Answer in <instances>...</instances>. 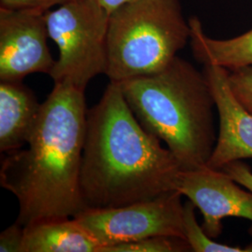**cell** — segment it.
Listing matches in <instances>:
<instances>
[{
    "mask_svg": "<svg viewBox=\"0 0 252 252\" xmlns=\"http://www.w3.org/2000/svg\"><path fill=\"white\" fill-rule=\"evenodd\" d=\"M87 111L85 91L55 82L27 148L5 153L0 184L18 201L20 225L86 209L81 169Z\"/></svg>",
    "mask_w": 252,
    "mask_h": 252,
    "instance_id": "1",
    "label": "cell"
},
{
    "mask_svg": "<svg viewBox=\"0 0 252 252\" xmlns=\"http://www.w3.org/2000/svg\"><path fill=\"white\" fill-rule=\"evenodd\" d=\"M180 171L174 154L137 121L120 84L110 81L87 111L81 169L86 208L156 198L176 189Z\"/></svg>",
    "mask_w": 252,
    "mask_h": 252,
    "instance_id": "2",
    "label": "cell"
},
{
    "mask_svg": "<svg viewBox=\"0 0 252 252\" xmlns=\"http://www.w3.org/2000/svg\"><path fill=\"white\" fill-rule=\"evenodd\" d=\"M140 125L167 146L181 170L206 166L216 144V103L204 72L177 56L165 68L119 83Z\"/></svg>",
    "mask_w": 252,
    "mask_h": 252,
    "instance_id": "3",
    "label": "cell"
},
{
    "mask_svg": "<svg viewBox=\"0 0 252 252\" xmlns=\"http://www.w3.org/2000/svg\"><path fill=\"white\" fill-rule=\"evenodd\" d=\"M180 0H133L109 14L107 68L111 82L165 68L189 40Z\"/></svg>",
    "mask_w": 252,
    "mask_h": 252,
    "instance_id": "4",
    "label": "cell"
},
{
    "mask_svg": "<svg viewBox=\"0 0 252 252\" xmlns=\"http://www.w3.org/2000/svg\"><path fill=\"white\" fill-rule=\"evenodd\" d=\"M109 13L97 0H72L45 13L49 37L59 49L50 74L55 82H67L85 91L107 68Z\"/></svg>",
    "mask_w": 252,
    "mask_h": 252,
    "instance_id": "5",
    "label": "cell"
},
{
    "mask_svg": "<svg viewBox=\"0 0 252 252\" xmlns=\"http://www.w3.org/2000/svg\"><path fill=\"white\" fill-rule=\"evenodd\" d=\"M182 196L175 189L124 207L86 208L74 218L98 240L102 250L153 236L185 239Z\"/></svg>",
    "mask_w": 252,
    "mask_h": 252,
    "instance_id": "6",
    "label": "cell"
},
{
    "mask_svg": "<svg viewBox=\"0 0 252 252\" xmlns=\"http://www.w3.org/2000/svg\"><path fill=\"white\" fill-rule=\"evenodd\" d=\"M45 13L0 8V80L22 81L33 73L51 74L55 61L48 47Z\"/></svg>",
    "mask_w": 252,
    "mask_h": 252,
    "instance_id": "7",
    "label": "cell"
},
{
    "mask_svg": "<svg viewBox=\"0 0 252 252\" xmlns=\"http://www.w3.org/2000/svg\"><path fill=\"white\" fill-rule=\"evenodd\" d=\"M176 189L199 208L204 219L202 228L209 237L215 239L222 234V220L228 217L250 220L252 235V191L223 170L207 165L181 170Z\"/></svg>",
    "mask_w": 252,
    "mask_h": 252,
    "instance_id": "8",
    "label": "cell"
},
{
    "mask_svg": "<svg viewBox=\"0 0 252 252\" xmlns=\"http://www.w3.org/2000/svg\"><path fill=\"white\" fill-rule=\"evenodd\" d=\"M203 72L219 116L216 144L207 166L221 170L231 162L252 159V114L234 97L226 68L204 64Z\"/></svg>",
    "mask_w": 252,
    "mask_h": 252,
    "instance_id": "9",
    "label": "cell"
},
{
    "mask_svg": "<svg viewBox=\"0 0 252 252\" xmlns=\"http://www.w3.org/2000/svg\"><path fill=\"white\" fill-rule=\"evenodd\" d=\"M41 104L22 81L0 82V152L27 144L39 117Z\"/></svg>",
    "mask_w": 252,
    "mask_h": 252,
    "instance_id": "10",
    "label": "cell"
},
{
    "mask_svg": "<svg viewBox=\"0 0 252 252\" xmlns=\"http://www.w3.org/2000/svg\"><path fill=\"white\" fill-rule=\"evenodd\" d=\"M102 245L74 217L41 220L24 227L23 252H101Z\"/></svg>",
    "mask_w": 252,
    "mask_h": 252,
    "instance_id": "11",
    "label": "cell"
},
{
    "mask_svg": "<svg viewBox=\"0 0 252 252\" xmlns=\"http://www.w3.org/2000/svg\"><path fill=\"white\" fill-rule=\"evenodd\" d=\"M190 46L194 57L203 64H213L232 70L252 65V29L228 39L206 35L197 17L189 20Z\"/></svg>",
    "mask_w": 252,
    "mask_h": 252,
    "instance_id": "12",
    "label": "cell"
},
{
    "mask_svg": "<svg viewBox=\"0 0 252 252\" xmlns=\"http://www.w3.org/2000/svg\"><path fill=\"white\" fill-rule=\"evenodd\" d=\"M193 203L187 201L183 206V231L185 239L194 252H252V243L247 247H234L218 243L209 237L197 222Z\"/></svg>",
    "mask_w": 252,
    "mask_h": 252,
    "instance_id": "13",
    "label": "cell"
},
{
    "mask_svg": "<svg viewBox=\"0 0 252 252\" xmlns=\"http://www.w3.org/2000/svg\"><path fill=\"white\" fill-rule=\"evenodd\" d=\"M191 252L185 239L174 236H153L135 242L106 247L102 252Z\"/></svg>",
    "mask_w": 252,
    "mask_h": 252,
    "instance_id": "14",
    "label": "cell"
},
{
    "mask_svg": "<svg viewBox=\"0 0 252 252\" xmlns=\"http://www.w3.org/2000/svg\"><path fill=\"white\" fill-rule=\"evenodd\" d=\"M228 71L229 85L234 97L252 114V65Z\"/></svg>",
    "mask_w": 252,
    "mask_h": 252,
    "instance_id": "15",
    "label": "cell"
},
{
    "mask_svg": "<svg viewBox=\"0 0 252 252\" xmlns=\"http://www.w3.org/2000/svg\"><path fill=\"white\" fill-rule=\"evenodd\" d=\"M24 227L15 221L0 234V252H23Z\"/></svg>",
    "mask_w": 252,
    "mask_h": 252,
    "instance_id": "16",
    "label": "cell"
},
{
    "mask_svg": "<svg viewBox=\"0 0 252 252\" xmlns=\"http://www.w3.org/2000/svg\"><path fill=\"white\" fill-rule=\"evenodd\" d=\"M72 0H0V8L9 9H36L47 12Z\"/></svg>",
    "mask_w": 252,
    "mask_h": 252,
    "instance_id": "17",
    "label": "cell"
},
{
    "mask_svg": "<svg viewBox=\"0 0 252 252\" xmlns=\"http://www.w3.org/2000/svg\"><path fill=\"white\" fill-rule=\"evenodd\" d=\"M221 170L227 173L237 183L252 191V168L242 161H236L227 164Z\"/></svg>",
    "mask_w": 252,
    "mask_h": 252,
    "instance_id": "18",
    "label": "cell"
},
{
    "mask_svg": "<svg viewBox=\"0 0 252 252\" xmlns=\"http://www.w3.org/2000/svg\"><path fill=\"white\" fill-rule=\"evenodd\" d=\"M100 4L107 9L108 13L110 14L112 11L117 9L119 7L125 5L126 3H129L133 0H97Z\"/></svg>",
    "mask_w": 252,
    "mask_h": 252,
    "instance_id": "19",
    "label": "cell"
}]
</instances>
